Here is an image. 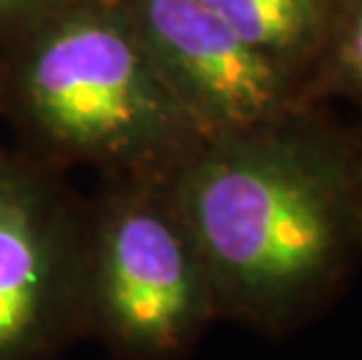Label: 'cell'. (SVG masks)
I'll use <instances>...</instances> for the list:
<instances>
[{"label": "cell", "instance_id": "2", "mask_svg": "<svg viewBox=\"0 0 362 360\" xmlns=\"http://www.w3.org/2000/svg\"><path fill=\"white\" fill-rule=\"evenodd\" d=\"M0 117L21 155L98 180L168 178L206 141L122 0H78L10 45Z\"/></svg>", "mask_w": 362, "mask_h": 360}, {"label": "cell", "instance_id": "4", "mask_svg": "<svg viewBox=\"0 0 362 360\" xmlns=\"http://www.w3.org/2000/svg\"><path fill=\"white\" fill-rule=\"evenodd\" d=\"M84 337V199L0 150V360H54Z\"/></svg>", "mask_w": 362, "mask_h": 360}, {"label": "cell", "instance_id": "9", "mask_svg": "<svg viewBox=\"0 0 362 360\" xmlns=\"http://www.w3.org/2000/svg\"><path fill=\"white\" fill-rule=\"evenodd\" d=\"M353 182H356V206L362 232V134L353 136Z\"/></svg>", "mask_w": 362, "mask_h": 360}, {"label": "cell", "instance_id": "7", "mask_svg": "<svg viewBox=\"0 0 362 360\" xmlns=\"http://www.w3.org/2000/svg\"><path fill=\"white\" fill-rule=\"evenodd\" d=\"M309 98H349L362 105V0H339L327 42L309 80Z\"/></svg>", "mask_w": 362, "mask_h": 360}, {"label": "cell", "instance_id": "6", "mask_svg": "<svg viewBox=\"0 0 362 360\" xmlns=\"http://www.w3.org/2000/svg\"><path fill=\"white\" fill-rule=\"evenodd\" d=\"M259 54L309 80L339 0H199ZM313 103V101H311Z\"/></svg>", "mask_w": 362, "mask_h": 360}, {"label": "cell", "instance_id": "1", "mask_svg": "<svg viewBox=\"0 0 362 360\" xmlns=\"http://www.w3.org/2000/svg\"><path fill=\"white\" fill-rule=\"evenodd\" d=\"M220 320L295 330L339 295L362 250L353 134L320 103L206 139L171 175Z\"/></svg>", "mask_w": 362, "mask_h": 360}, {"label": "cell", "instance_id": "8", "mask_svg": "<svg viewBox=\"0 0 362 360\" xmlns=\"http://www.w3.org/2000/svg\"><path fill=\"white\" fill-rule=\"evenodd\" d=\"M73 3L78 0H0V54Z\"/></svg>", "mask_w": 362, "mask_h": 360}, {"label": "cell", "instance_id": "5", "mask_svg": "<svg viewBox=\"0 0 362 360\" xmlns=\"http://www.w3.org/2000/svg\"><path fill=\"white\" fill-rule=\"evenodd\" d=\"M145 47L206 139L306 105V82L259 54L199 0H122Z\"/></svg>", "mask_w": 362, "mask_h": 360}, {"label": "cell", "instance_id": "3", "mask_svg": "<svg viewBox=\"0 0 362 360\" xmlns=\"http://www.w3.org/2000/svg\"><path fill=\"white\" fill-rule=\"evenodd\" d=\"M215 320L171 175L98 182L84 202V337L119 360H182Z\"/></svg>", "mask_w": 362, "mask_h": 360}]
</instances>
